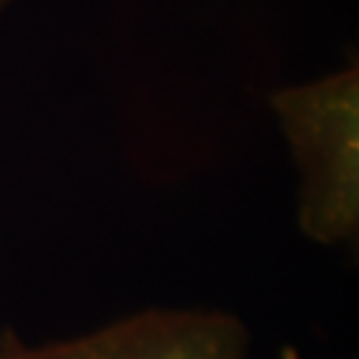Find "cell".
<instances>
[{
  "mask_svg": "<svg viewBox=\"0 0 359 359\" xmlns=\"http://www.w3.org/2000/svg\"><path fill=\"white\" fill-rule=\"evenodd\" d=\"M271 107L299 168V229L322 248L357 245L359 68L271 93Z\"/></svg>",
  "mask_w": 359,
  "mask_h": 359,
  "instance_id": "6da1fadb",
  "label": "cell"
},
{
  "mask_svg": "<svg viewBox=\"0 0 359 359\" xmlns=\"http://www.w3.org/2000/svg\"><path fill=\"white\" fill-rule=\"evenodd\" d=\"M248 325L212 306H152L91 332L26 343L0 336V359H248Z\"/></svg>",
  "mask_w": 359,
  "mask_h": 359,
  "instance_id": "7a4b0ae2",
  "label": "cell"
},
{
  "mask_svg": "<svg viewBox=\"0 0 359 359\" xmlns=\"http://www.w3.org/2000/svg\"><path fill=\"white\" fill-rule=\"evenodd\" d=\"M10 3H12V0H0V14H3V10H5V7L10 5Z\"/></svg>",
  "mask_w": 359,
  "mask_h": 359,
  "instance_id": "3957f363",
  "label": "cell"
}]
</instances>
